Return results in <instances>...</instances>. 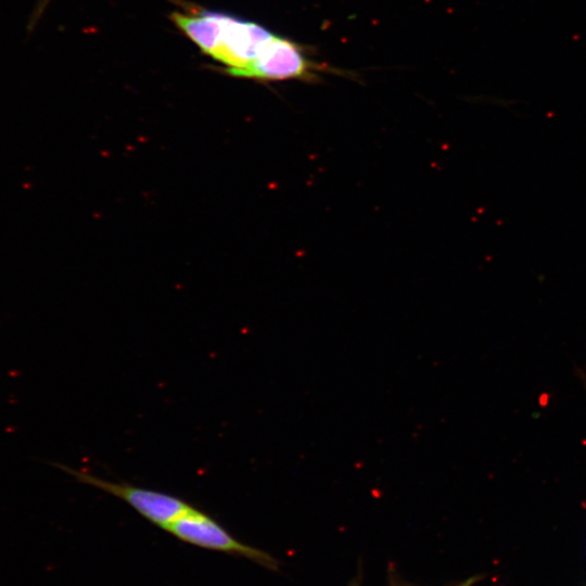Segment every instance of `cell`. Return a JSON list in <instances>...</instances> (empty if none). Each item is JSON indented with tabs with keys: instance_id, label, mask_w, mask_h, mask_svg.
I'll use <instances>...</instances> for the list:
<instances>
[{
	"instance_id": "2",
	"label": "cell",
	"mask_w": 586,
	"mask_h": 586,
	"mask_svg": "<svg viewBox=\"0 0 586 586\" xmlns=\"http://www.w3.org/2000/svg\"><path fill=\"white\" fill-rule=\"evenodd\" d=\"M324 71L326 66L310 60L302 44L275 35L251 64L231 76L264 82L291 79L309 81L316 80L318 74Z\"/></svg>"
},
{
	"instance_id": "1",
	"label": "cell",
	"mask_w": 586,
	"mask_h": 586,
	"mask_svg": "<svg viewBox=\"0 0 586 586\" xmlns=\"http://www.w3.org/2000/svg\"><path fill=\"white\" fill-rule=\"evenodd\" d=\"M170 20L230 76L251 64L276 35L258 23L225 12L175 11Z\"/></svg>"
},
{
	"instance_id": "3",
	"label": "cell",
	"mask_w": 586,
	"mask_h": 586,
	"mask_svg": "<svg viewBox=\"0 0 586 586\" xmlns=\"http://www.w3.org/2000/svg\"><path fill=\"white\" fill-rule=\"evenodd\" d=\"M54 466L73 475L81 483L123 499L137 512L163 530H166L175 520L193 508L181 498L167 493L143 488L124 482L107 481L60 463H54Z\"/></svg>"
},
{
	"instance_id": "4",
	"label": "cell",
	"mask_w": 586,
	"mask_h": 586,
	"mask_svg": "<svg viewBox=\"0 0 586 586\" xmlns=\"http://www.w3.org/2000/svg\"><path fill=\"white\" fill-rule=\"evenodd\" d=\"M165 531L200 547L240 553L265 563L270 560L262 551L238 542L215 520L194 507L175 520Z\"/></svg>"
},
{
	"instance_id": "6",
	"label": "cell",
	"mask_w": 586,
	"mask_h": 586,
	"mask_svg": "<svg viewBox=\"0 0 586 586\" xmlns=\"http://www.w3.org/2000/svg\"><path fill=\"white\" fill-rule=\"evenodd\" d=\"M476 579H477L476 576L470 577L467 581L459 584L458 586H472L476 582Z\"/></svg>"
},
{
	"instance_id": "5",
	"label": "cell",
	"mask_w": 586,
	"mask_h": 586,
	"mask_svg": "<svg viewBox=\"0 0 586 586\" xmlns=\"http://www.w3.org/2000/svg\"><path fill=\"white\" fill-rule=\"evenodd\" d=\"M51 0H39L37 5L34 9V12L31 14V18L35 21H39L41 15L43 14L46 8L50 3Z\"/></svg>"
}]
</instances>
